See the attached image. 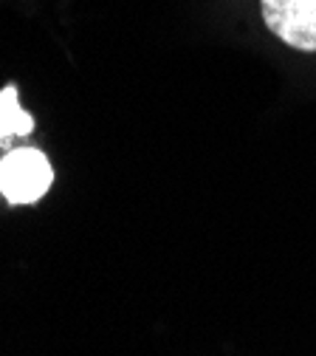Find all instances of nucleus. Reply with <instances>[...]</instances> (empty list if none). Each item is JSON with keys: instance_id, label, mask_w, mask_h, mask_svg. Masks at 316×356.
<instances>
[{"instance_id": "obj_1", "label": "nucleus", "mask_w": 316, "mask_h": 356, "mask_svg": "<svg viewBox=\"0 0 316 356\" xmlns=\"http://www.w3.org/2000/svg\"><path fill=\"white\" fill-rule=\"evenodd\" d=\"M54 170L40 150L23 147L0 161V193L9 204H34L51 190Z\"/></svg>"}, {"instance_id": "obj_2", "label": "nucleus", "mask_w": 316, "mask_h": 356, "mask_svg": "<svg viewBox=\"0 0 316 356\" xmlns=\"http://www.w3.org/2000/svg\"><path fill=\"white\" fill-rule=\"evenodd\" d=\"M265 29L297 51H316V0H260Z\"/></svg>"}, {"instance_id": "obj_3", "label": "nucleus", "mask_w": 316, "mask_h": 356, "mask_svg": "<svg viewBox=\"0 0 316 356\" xmlns=\"http://www.w3.org/2000/svg\"><path fill=\"white\" fill-rule=\"evenodd\" d=\"M34 130V119L28 111L20 108L17 102V88L6 85L0 91V139L3 136H26Z\"/></svg>"}]
</instances>
